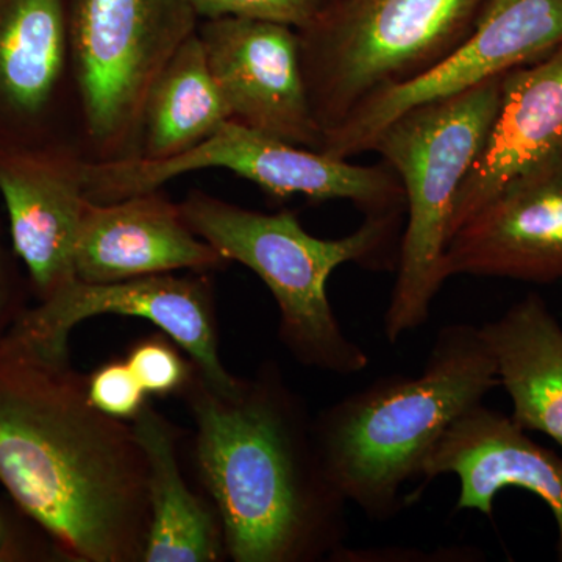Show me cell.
Wrapping results in <instances>:
<instances>
[{
  "instance_id": "13",
  "label": "cell",
  "mask_w": 562,
  "mask_h": 562,
  "mask_svg": "<svg viewBox=\"0 0 562 562\" xmlns=\"http://www.w3.org/2000/svg\"><path fill=\"white\" fill-rule=\"evenodd\" d=\"M87 161L77 144L0 146V195L11 243L40 301L77 279Z\"/></svg>"
},
{
  "instance_id": "25",
  "label": "cell",
  "mask_w": 562,
  "mask_h": 562,
  "mask_svg": "<svg viewBox=\"0 0 562 562\" xmlns=\"http://www.w3.org/2000/svg\"><path fill=\"white\" fill-rule=\"evenodd\" d=\"M5 531H3L2 524H0V557L5 553Z\"/></svg>"
},
{
  "instance_id": "18",
  "label": "cell",
  "mask_w": 562,
  "mask_h": 562,
  "mask_svg": "<svg viewBox=\"0 0 562 562\" xmlns=\"http://www.w3.org/2000/svg\"><path fill=\"white\" fill-rule=\"evenodd\" d=\"M480 333L512 398L513 419L562 449V327L547 303L527 295Z\"/></svg>"
},
{
  "instance_id": "7",
  "label": "cell",
  "mask_w": 562,
  "mask_h": 562,
  "mask_svg": "<svg viewBox=\"0 0 562 562\" xmlns=\"http://www.w3.org/2000/svg\"><path fill=\"white\" fill-rule=\"evenodd\" d=\"M199 21L187 0H69L79 144L88 161L138 157L151 85Z\"/></svg>"
},
{
  "instance_id": "11",
  "label": "cell",
  "mask_w": 562,
  "mask_h": 562,
  "mask_svg": "<svg viewBox=\"0 0 562 562\" xmlns=\"http://www.w3.org/2000/svg\"><path fill=\"white\" fill-rule=\"evenodd\" d=\"M198 33L231 121L322 150L324 135L310 105L294 27L222 16L199 22Z\"/></svg>"
},
{
  "instance_id": "4",
  "label": "cell",
  "mask_w": 562,
  "mask_h": 562,
  "mask_svg": "<svg viewBox=\"0 0 562 562\" xmlns=\"http://www.w3.org/2000/svg\"><path fill=\"white\" fill-rule=\"evenodd\" d=\"M191 231L225 261L257 273L280 310V339L306 368L336 375L368 369L369 355L342 330L328 301V279L339 266L397 268L402 216L366 217L339 239L310 235L291 211L260 213L192 190L179 203Z\"/></svg>"
},
{
  "instance_id": "10",
  "label": "cell",
  "mask_w": 562,
  "mask_h": 562,
  "mask_svg": "<svg viewBox=\"0 0 562 562\" xmlns=\"http://www.w3.org/2000/svg\"><path fill=\"white\" fill-rule=\"evenodd\" d=\"M102 314L151 322L183 349L216 390L232 391L241 380L222 364L213 291L202 276L161 273L113 283L76 279L43 299L36 308L18 314L5 333L40 349L65 351L74 327Z\"/></svg>"
},
{
  "instance_id": "2",
  "label": "cell",
  "mask_w": 562,
  "mask_h": 562,
  "mask_svg": "<svg viewBox=\"0 0 562 562\" xmlns=\"http://www.w3.org/2000/svg\"><path fill=\"white\" fill-rule=\"evenodd\" d=\"M194 364V362H192ZM181 394L195 425L194 457L235 562H316L344 549L347 501L325 471L313 419L279 366L266 362L232 391L199 369Z\"/></svg>"
},
{
  "instance_id": "5",
  "label": "cell",
  "mask_w": 562,
  "mask_h": 562,
  "mask_svg": "<svg viewBox=\"0 0 562 562\" xmlns=\"http://www.w3.org/2000/svg\"><path fill=\"white\" fill-rule=\"evenodd\" d=\"M502 79L405 111L373 140L371 150L394 169L405 191L397 279L384 314L391 344L428 321L449 279L446 250L454 201L497 114Z\"/></svg>"
},
{
  "instance_id": "6",
  "label": "cell",
  "mask_w": 562,
  "mask_h": 562,
  "mask_svg": "<svg viewBox=\"0 0 562 562\" xmlns=\"http://www.w3.org/2000/svg\"><path fill=\"white\" fill-rule=\"evenodd\" d=\"M487 0H339L299 33L322 135L369 99L419 79L468 40Z\"/></svg>"
},
{
  "instance_id": "22",
  "label": "cell",
  "mask_w": 562,
  "mask_h": 562,
  "mask_svg": "<svg viewBox=\"0 0 562 562\" xmlns=\"http://www.w3.org/2000/svg\"><path fill=\"white\" fill-rule=\"evenodd\" d=\"M125 362L144 391L151 395L181 394L194 368L191 360L181 358L172 339L165 336L136 342Z\"/></svg>"
},
{
  "instance_id": "21",
  "label": "cell",
  "mask_w": 562,
  "mask_h": 562,
  "mask_svg": "<svg viewBox=\"0 0 562 562\" xmlns=\"http://www.w3.org/2000/svg\"><path fill=\"white\" fill-rule=\"evenodd\" d=\"M201 20L239 16L280 22L295 31L308 27L339 0H187Z\"/></svg>"
},
{
  "instance_id": "1",
  "label": "cell",
  "mask_w": 562,
  "mask_h": 562,
  "mask_svg": "<svg viewBox=\"0 0 562 562\" xmlns=\"http://www.w3.org/2000/svg\"><path fill=\"white\" fill-rule=\"evenodd\" d=\"M0 484L81 562H143L149 468L133 425L92 405L69 351L0 338Z\"/></svg>"
},
{
  "instance_id": "23",
  "label": "cell",
  "mask_w": 562,
  "mask_h": 562,
  "mask_svg": "<svg viewBox=\"0 0 562 562\" xmlns=\"http://www.w3.org/2000/svg\"><path fill=\"white\" fill-rule=\"evenodd\" d=\"M92 405L121 420H133L146 405L147 392L125 361H111L87 379Z\"/></svg>"
},
{
  "instance_id": "17",
  "label": "cell",
  "mask_w": 562,
  "mask_h": 562,
  "mask_svg": "<svg viewBox=\"0 0 562 562\" xmlns=\"http://www.w3.org/2000/svg\"><path fill=\"white\" fill-rule=\"evenodd\" d=\"M228 262L191 231L160 190L122 201H88L77 239V280L85 283L161 276L181 269L216 271Z\"/></svg>"
},
{
  "instance_id": "9",
  "label": "cell",
  "mask_w": 562,
  "mask_h": 562,
  "mask_svg": "<svg viewBox=\"0 0 562 562\" xmlns=\"http://www.w3.org/2000/svg\"><path fill=\"white\" fill-rule=\"evenodd\" d=\"M562 46V0H487L468 40L419 79L369 99L322 150L346 158L369 151L390 122L424 103L452 98Z\"/></svg>"
},
{
  "instance_id": "24",
  "label": "cell",
  "mask_w": 562,
  "mask_h": 562,
  "mask_svg": "<svg viewBox=\"0 0 562 562\" xmlns=\"http://www.w3.org/2000/svg\"><path fill=\"white\" fill-rule=\"evenodd\" d=\"M7 301H9V291H7L5 268H3L2 249H0V338L3 336V325H5Z\"/></svg>"
},
{
  "instance_id": "8",
  "label": "cell",
  "mask_w": 562,
  "mask_h": 562,
  "mask_svg": "<svg viewBox=\"0 0 562 562\" xmlns=\"http://www.w3.org/2000/svg\"><path fill=\"white\" fill-rule=\"evenodd\" d=\"M202 169H227L273 198L349 201L371 216H403L405 191L387 162L351 165L346 158L306 149L227 121L194 149L165 161L132 160L85 166L88 201L111 203L161 190L168 181Z\"/></svg>"
},
{
  "instance_id": "3",
  "label": "cell",
  "mask_w": 562,
  "mask_h": 562,
  "mask_svg": "<svg viewBox=\"0 0 562 562\" xmlns=\"http://www.w3.org/2000/svg\"><path fill=\"white\" fill-rule=\"evenodd\" d=\"M497 386L480 327L446 325L420 375L383 376L313 419L325 471L347 503L391 520L443 432Z\"/></svg>"
},
{
  "instance_id": "12",
  "label": "cell",
  "mask_w": 562,
  "mask_h": 562,
  "mask_svg": "<svg viewBox=\"0 0 562 562\" xmlns=\"http://www.w3.org/2000/svg\"><path fill=\"white\" fill-rule=\"evenodd\" d=\"M61 122L79 136L69 0H0V146L77 144Z\"/></svg>"
},
{
  "instance_id": "15",
  "label": "cell",
  "mask_w": 562,
  "mask_h": 562,
  "mask_svg": "<svg viewBox=\"0 0 562 562\" xmlns=\"http://www.w3.org/2000/svg\"><path fill=\"white\" fill-rule=\"evenodd\" d=\"M453 473L460 482L458 512L491 517L498 492L519 487L552 512L562 561V457L532 441L513 416L473 406L450 425L428 454L420 479Z\"/></svg>"
},
{
  "instance_id": "20",
  "label": "cell",
  "mask_w": 562,
  "mask_h": 562,
  "mask_svg": "<svg viewBox=\"0 0 562 562\" xmlns=\"http://www.w3.org/2000/svg\"><path fill=\"white\" fill-rule=\"evenodd\" d=\"M231 121L211 76L199 33L179 50L151 85L140 122V160L165 161L194 149Z\"/></svg>"
},
{
  "instance_id": "14",
  "label": "cell",
  "mask_w": 562,
  "mask_h": 562,
  "mask_svg": "<svg viewBox=\"0 0 562 562\" xmlns=\"http://www.w3.org/2000/svg\"><path fill=\"white\" fill-rule=\"evenodd\" d=\"M447 276L562 280V155L514 181L450 236Z\"/></svg>"
},
{
  "instance_id": "16",
  "label": "cell",
  "mask_w": 562,
  "mask_h": 562,
  "mask_svg": "<svg viewBox=\"0 0 562 562\" xmlns=\"http://www.w3.org/2000/svg\"><path fill=\"white\" fill-rule=\"evenodd\" d=\"M562 155V46L506 72L501 105L462 181L450 236L501 192Z\"/></svg>"
},
{
  "instance_id": "19",
  "label": "cell",
  "mask_w": 562,
  "mask_h": 562,
  "mask_svg": "<svg viewBox=\"0 0 562 562\" xmlns=\"http://www.w3.org/2000/svg\"><path fill=\"white\" fill-rule=\"evenodd\" d=\"M132 425L149 468L150 527L143 562L225 560L220 514L188 486L171 422L146 403Z\"/></svg>"
}]
</instances>
